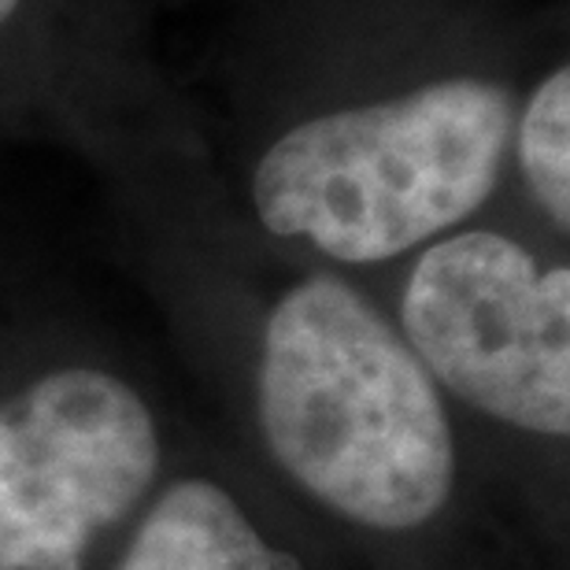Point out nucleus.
<instances>
[{"mask_svg":"<svg viewBox=\"0 0 570 570\" xmlns=\"http://www.w3.org/2000/svg\"><path fill=\"white\" fill-rule=\"evenodd\" d=\"M256 415L282 471L352 527L407 533L449 504L455 438L438 382L348 282L312 275L271 307Z\"/></svg>","mask_w":570,"mask_h":570,"instance_id":"nucleus-1","label":"nucleus"},{"mask_svg":"<svg viewBox=\"0 0 570 570\" xmlns=\"http://www.w3.org/2000/svg\"><path fill=\"white\" fill-rule=\"evenodd\" d=\"M515 105L485 78L326 111L259 156L253 204L275 237L337 264H379L474 215L500 186Z\"/></svg>","mask_w":570,"mask_h":570,"instance_id":"nucleus-2","label":"nucleus"},{"mask_svg":"<svg viewBox=\"0 0 570 570\" xmlns=\"http://www.w3.org/2000/svg\"><path fill=\"white\" fill-rule=\"evenodd\" d=\"M116 570H289L230 489L178 478L145 511Z\"/></svg>","mask_w":570,"mask_h":570,"instance_id":"nucleus-5","label":"nucleus"},{"mask_svg":"<svg viewBox=\"0 0 570 570\" xmlns=\"http://www.w3.org/2000/svg\"><path fill=\"white\" fill-rule=\"evenodd\" d=\"M164 441L119 374L60 367L0 401V570H75L153 489Z\"/></svg>","mask_w":570,"mask_h":570,"instance_id":"nucleus-4","label":"nucleus"},{"mask_svg":"<svg viewBox=\"0 0 570 570\" xmlns=\"http://www.w3.org/2000/svg\"><path fill=\"white\" fill-rule=\"evenodd\" d=\"M22 4V0H0V27H4V22L16 16V8Z\"/></svg>","mask_w":570,"mask_h":570,"instance_id":"nucleus-7","label":"nucleus"},{"mask_svg":"<svg viewBox=\"0 0 570 570\" xmlns=\"http://www.w3.org/2000/svg\"><path fill=\"white\" fill-rule=\"evenodd\" d=\"M519 167L533 200L567 234L570 226V67L533 89L519 119Z\"/></svg>","mask_w":570,"mask_h":570,"instance_id":"nucleus-6","label":"nucleus"},{"mask_svg":"<svg viewBox=\"0 0 570 570\" xmlns=\"http://www.w3.org/2000/svg\"><path fill=\"white\" fill-rule=\"evenodd\" d=\"M401 326L433 382L497 423L570 433V275L519 242L466 230L430 245L404 285Z\"/></svg>","mask_w":570,"mask_h":570,"instance_id":"nucleus-3","label":"nucleus"}]
</instances>
